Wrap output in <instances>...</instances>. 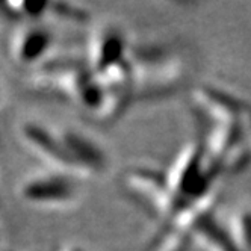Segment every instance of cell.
Listing matches in <instances>:
<instances>
[{
	"instance_id": "cell-1",
	"label": "cell",
	"mask_w": 251,
	"mask_h": 251,
	"mask_svg": "<svg viewBox=\"0 0 251 251\" xmlns=\"http://www.w3.org/2000/svg\"><path fill=\"white\" fill-rule=\"evenodd\" d=\"M123 185L142 207L160 220L162 227L170 221L173 201L167 174L149 167H135L124 173Z\"/></svg>"
},
{
	"instance_id": "cell-2",
	"label": "cell",
	"mask_w": 251,
	"mask_h": 251,
	"mask_svg": "<svg viewBox=\"0 0 251 251\" xmlns=\"http://www.w3.org/2000/svg\"><path fill=\"white\" fill-rule=\"evenodd\" d=\"M19 195L33 206L65 207L79 200L80 185L77 177L51 170L25 178L19 186Z\"/></svg>"
},
{
	"instance_id": "cell-3",
	"label": "cell",
	"mask_w": 251,
	"mask_h": 251,
	"mask_svg": "<svg viewBox=\"0 0 251 251\" xmlns=\"http://www.w3.org/2000/svg\"><path fill=\"white\" fill-rule=\"evenodd\" d=\"M20 135L26 144L47 164H50L55 171L67 173L79 178L59 130H53L49 126L37 121H26L20 127Z\"/></svg>"
},
{
	"instance_id": "cell-4",
	"label": "cell",
	"mask_w": 251,
	"mask_h": 251,
	"mask_svg": "<svg viewBox=\"0 0 251 251\" xmlns=\"http://www.w3.org/2000/svg\"><path fill=\"white\" fill-rule=\"evenodd\" d=\"M130 44L126 33L114 25L101 27L91 43L88 55V67L96 76L106 73L117 65L130 59Z\"/></svg>"
},
{
	"instance_id": "cell-5",
	"label": "cell",
	"mask_w": 251,
	"mask_h": 251,
	"mask_svg": "<svg viewBox=\"0 0 251 251\" xmlns=\"http://www.w3.org/2000/svg\"><path fill=\"white\" fill-rule=\"evenodd\" d=\"M61 138L64 146L76 167V173L80 177L101 176L109 167V157L104 149L96 139L76 129H61Z\"/></svg>"
},
{
	"instance_id": "cell-6",
	"label": "cell",
	"mask_w": 251,
	"mask_h": 251,
	"mask_svg": "<svg viewBox=\"0 0 251 251\" xmlns=\"http://www.w3.org/2000/svg\"><path fill=\"white\" fill-rule=\"evenodd\" d=\"M55 35L43 22H29L15 32L11 50L14 61L23 67H40L49 59Z\"/></svg>"
},
{
	"instance_id": "cell-7",
	"label": "cell",
	"mask_w": 251,
	"mask_h": 251,
	"mask_svg": "<svg viewBox=\"0 0 251 251\" xmlns=\"http://www.w3.org/2000/svg\"><path fill=\"white\" fill-rule=\"evenodd\" d=\"M191 238L197 241L203 251H241L227 226L215 218L213 212L197 223Z\"/></svg>"
},
{
	"instance_id": "cell-8",
	"label": "cell",
	"mask_w": 251,
	"mask_h": 251,
	"mask_svg": "<svg viewBox=\"0 0 251 251\" xmlns=\"http://www.w3.org/2000/svg\"><path fill=\"white\" fill-rule=\"evenodd\" d=\"M226 226L241 251H251V212L236 213Z\"/></svg>"
},
{
	"instance_id": "cell-9",
	"label": "cell",
	"mask_w": 251,
	"mask_h": 251,
	"mask_svg": "<svg viewBox=\"0 0 251 251\" xmlns=\"http://www.w3.org/2000/svg\"><path fill=\"white\" fill-rule=\"evenodd\" d=\"M50 14L58 17V19L75 22V23H82L89 19V14L86 9L73 3H59V2L50 3Z\"/></svg>"
},
{
	"instance_id": "cell-10",
	"label": "cell",
	"mask_w": 251,
	"mask_h": 251,
	"mask_svg": "<svg viewBox=\"0 0 251 251\" xmlns=\"http://www.w3.org/2000/svg\"><path fill=\"white\" fill-rule=\"evenodd\" d=\"M64 251H83V250L79 248V247H68V248H65Z\"/></svg>"
}]
</instances>
